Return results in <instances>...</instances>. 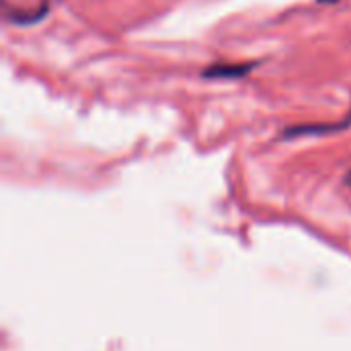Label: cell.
Here are the masks:
<instances>
[{
  "instance_id": "obj_1",
  "label": "cell",
  "mask_w": 351,
  "mask_h": 351,
  "mask_svg": "<svg viewBox=\"0 0 351 351\" xmlns=\"http://www.w3.org/2000/svg\"><path fill=\"white\" fill-rule=\"evenodd\" d=\"M47 12L45 0H19L4 2V19L12 25H31L43 19Z\"/></svg>"
},
{
  "instance_id": "obj_2",
  "label": "cell",
  "mask_w": 351,
  "mask_h": 351,
  "mask_svg": "<svg viewBox=\"0 0 351 351\" xmlns=\"http://www.w3.org/2000/svg\"><path fill=\"white\" fill-rule=\"evenodd\" d=\"M351 125V113L348 119H341L337 123H304V125H292L286 128L282 138L284 140H296V138H311V136H327V134H337L343 132Z\"/></svg>"
},
{
  "instance_id": "obj_3",
  "label": "cell",
  "mask_w": 351,
  "mask_h": 351,
  "mask_svg": "<svg viewBox=\"0 0 351 351\" xmlns=\"http://www.w3.org/2000/svg\"><path fill=\"white\" fill-rule=\"evenodd\" d=\"M253 70H255V64H247V62H241V64H210L202 72V76L208 78V80H241L247 74H251Z\"/></svg>"
},
{
  "instance_id": "obj_4",
  "label": "cell",
  "mask_w": 351,
  "mask_h": 351,
  "mask_svg": "<svg viewBox=\"0 0 351 351\" xmlns=\"http://www.w3.org/2000/svg\"><path fill=\"white\" fill-rule=\"evenodd\" d=\"M346 183H348V185H351V171H350V175L346 177Z\"/></svg>"
}]
</instances>
